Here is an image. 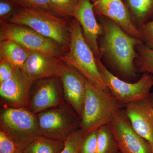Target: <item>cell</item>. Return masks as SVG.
<instances>
[{"mask_svg":"<svg viewBox=\"0 0 153 153\" xmlns=\"http://www.w3.org/2000/svg\"><path fill=\"white\" fill-rule=\"evenodd\" d=\"M103 33L99 39L100 58L126 78L137 75L135 60L137 46L141 40L126 33L120 26L106 17L99 16Z\"/></svg>","mask_w":153,"mask_h":153,"instance_id":"obj_1","label":"cell"},{"mask_svg":"<svg viewBox=\"0 0 153 153\" xmlns=\"http://www.w3.org/2000/svg\"><path fill=\"white\" fill-rule=\"evenodd\" d=\"M124 105L110 92L87 79L85 98L80 120L84 137L102 126L108 124Z\"/></svg>","mask_w":153,"mask_h":153,"instance_id":"obj_2","label":"cell"},{"mask_svg":"<svg viewBox=\"0 0 153 153\" xmlns=\"http://www.w3.org/2000/svg\"><path fill=\"white\" fill-rule=\"evenodd\" d=\"M71 22L51 12L19 8L7 22L31 28L57 42L66 52L70 45Z\"/></svg>","mask_w":153,"mask_h":153,"instance_id":"obj_3","label":"cell"},{"mask_svg":"<svg viewBox=\"0 0 153 153\" xmlns=\"http://www.w3.org/2000/svg\"><path fill=\"white\" fill-rule=\"evenodd\" d=\"M70 37L69 49L59 59L76 68L88 81L109 92L99 70L96 57L85 41L79 23L74 19L70 23Z\"/></svg>","mask_w":153,"mask_h":153,"instance_id":"obj_4","label":"cell"},{"mask_svg":"<svg viewBox=\"0 0 153 153\" xmlns=\"http://www.w3.org/2000/svg\"><path fill=\"white\" fill-rule=\"evenodd\" d=\"M0 128L22 151L42 136L37 115L25 108H5L1 112Z\"/></svg>","mask_w":153,"mask_h":153,"instance_id":"obj_5","label":"cell"},{"mask_svg":"<svg viewBox=\"0 0 153 153\" xmlns=\"http://www.w3.org/2000/svg\"><path fill=\"white\" fill-rule=\"evenodd\" d=\"M0 41H13L30 52L60 59L65 51L57 42L25 25L0 22Z\"/></svg>","mask_w":153,"mask_h":153,"instance_id":"obj_6","label":"cell"},{"mask_svg":"<svg viewBox=\"0 0 153 153\" xmlns=\"http://www.w3.org/2000/svg\"><path fill=\"white\" fill-rule=\"evenodd\" d=\"M36 115L42 135L52 139L65 141L80 128V117L66 101Z\"/></svg>","mask_w":153,"mask_h":153,"instance_id":"obj_7","label":"cell"},{"mask_svg":"<svg viewBox=\"0 0 153 153\" xmlns=\"http://www.w3.org/2000/svg\"><path fill=\"white\" fill-rule=\"evenodd\" d=\"M97 67L109 92L125 105L147 97L153 86V75L144 73L138 81L131 83L120 79L105 67L101 59L96 57Z\"/></svg>","mask_w":153,"mask_h":153,"instance_id":"obj_8","label":"cell"},{"mask_svg":"<svg viewBox=\"0 0 153 153\" xmlns=\"http://www.w3.org/2000/svg\"><path fill=\"white\" fill-rule=\"evenodd\" d=\"M108 125L121 153H153L149 143L134 129L124 110L117 113Z\"/></svg>","mask_w":153,"mask_h":153,"instance_id":"obj_9","label":"cell"},{"mask_svg":"<svg viewBox=\"0 0 153 153\" xmlns=\"http://www.w3.org/2000/svg\"><path fill=\"white\" fill-rule=\"evenodd\" d=\"M31 94L29 109L35 114L60 105L65 101L59 77L38 80Z\"/></svg>","mask_w":153,"mask_h":153,"instance_id":"obj_10","label":"cell"},{"mask_svg":"<svg viewBox=\"0 0 153 153\" xmlns=\"http://www.w3.org/2000/svg\"><path fill=\"white\" fill-rule=\"evenodd\" d=\"M22 69L16 70L10 79L0 83V95L9 107L29 109L33 83Z\"/></svg>","mask_w":153,"mask_h":153,"instance_id":"obj_11","label":"cell"},{"mask_svg":"<svg viewBox=\"0 0 153 153\" xmlns=\"http://www.w3.org/2000/svg\"><path fill=\"white\" fill-rule=\"evenodd\" d=\"M125 107L134 129L149 143L153 153V92L143 99L128 103Z\"/></svg>","mask_w":153,"mask_h":153,"instance_id":"obj_12","label":"cell"},{"mask_svg":"<svg viewBox=\"0 0 153 153\" xmlns=\"http://www.w3.org/2000/svg\"><path fill=\"white\" fill-rule=\"evenodd\" d=\"M61 61L60 78L65 101L81 117L87 79L76 68Z\"/></svg>","mask_w":153,"mask_h":153,"instance_id":"obj_13","label":"cell"},{"mask_svg":"<svg viewBox=\"0 0 153 153\" xmlns=\"http://www.w3.org/2000/svg\"><path fill=\"white\" fill-rule=\"evenodd\" d=\"M91 1L95 14L112 20L129 35L142 41L139 30L134 25L129 10L122 0Z\"/></svg>","mask_w":153,"mask_h":153,"instance_id":"obj_14","label":"cell"},{"mask_svg":"<svg viewBox=\"0 0 153 153\" xmlns=\"http://www.w3.org/2000/svg\"><path fill=\"white\" fill-rule=\"evenodd\" d=\"M95 14L91 0H79L74 19L79 23L85 41L96 57L100 58L99 39L102 35L103 30L100 23L97 22Z\"/></svg>","mask_w":153,"mask_h":153,"instance_id":"obj_15","label":"cell"},{"mask_svg":"<svg viewBox=\"0 0 153 153\" xmlns=\"http://www.w3.org/2000/svg\"><path fill=\"white\" fill-rule=\"evenodd\" d=\"M61 61L59 59L30 52L22 68L33 82L52 77H59Z\"/></svg>","mask_w":153,"mask_h":153,"instance_id":"obj_16","label":"cell"},{"mask_svg":"<svg viewBox=\"0 0 153 153\" xmlns=\"http://www.w3.org/2000/svg\"><path fill=\"white\" fill-rule=\"evenodd\" d=\"M30 53V51L13 41H0V60L10 63L16 70L22 69Z\"/></svg>","mask_w":153,"mask_h":153,"instance_id":"obj_17","label":"cell"},{"mask_svg":"<svg viewBox=\"0 0 153 153\" xmlns=\"http://www.w3.org/2000/svg\"><path fill=\"white\" fill-rule=\"evenodd\" d=\"M134 25L138 28L153 21V0H126Z\"/></svg>","mask_w":153,"mask_h":153,"instance_id":"obj_18","label":"cell"},{"mask_svg":"<svg viewBox=\"0 0 153 153\" xmlns=\"http://www.w3.org/2000/svg\"><path fill=\"white\" fill-rule=\"evenodd\" d=\"M64 145V141L40 136L30 143L22 152L23 153H60Z\"/></svg>","mask_w":153,"mask_h":153,"instance_id":"obj_19","label":"cell"},{"mask_svg":"<svg viewBox=\"0 0 153 153\" xmlns=\"http://www.w3.org/2000/svg\"><path fill=\"white\" fill-rule=\"evenodd\" d=\"M135 66L137 72L153 75V49L143 43L137 46Z\"/></svg>","mask_w":153,"mask_h":153,"instance_id":"obj_20","label":"cell"},{"mask_svg":"<svg viewBox=\"0 0 153 153\" xmlns=\"http://www.w3.org/2000/svg\"><path fill=\"white\" fill-rule=\"evenodd\" d=\"M97 153L119 152L114 137L108 125L97 129Z\"/></svg>","mask_w":153,"mask_h":153,"instance_id":"obj_21","label":"cell"},{"mask_svg":"<svg viewBox=\"0 0 153 153\" xmlns=\"http://www.w3.org/2000/svg\"><path fill=\"white\" fill-rule=\"evenodd\" d=\"M53 13L64 18H74L79 0H49Z\"/></svg>","mask_w":153,"mask_h":153,"instance_id":"obj_22","label":"cell"},{"mask_svg":"<svg viewBox=\"0 0 153 153\" xmlns=\"http://www.w3.org/2000/svg\"><path fill=\"white\" fill-rule=\"evenodd\" d=\"M10 1L19 8H27L52 13L51 7H50L49 0H10Z\"/></svg>","mask_w":153,"mask_h":153,"instance_id":"obj_23","label":"cell"},{"mask_svg":"<svg viewBox=\"0 0 153 153\" xmlns=\"http://www.w3.org/2000/svg\"><path fill=\"white\" fill-rule=\"evenodd\" d=\"M84 135L81 129L76 131L64 141V147L60 153H80V146Z\"/></svg>","mask_w":153,"mask_h":153,"instance_id":"obj_24","label":"cell"},{"mask_svg":"<svg viewBox=\"0 0 153 153\" xmlns=\"http://www.w3.org/2000/svg\"><path fill=\"white\" fill-rule=\"evenodd\" d=\"M97 130L91 132L82 139L80 153H97Z\"/></svg>","mask_w":153,"mask_h":153,"instance_id":"obj_25","label":"cell"},{"mask_svg":"<svg viewBox=\"0 0 153 153\" xmlns=\"http://www.w3.org/2000/svg\"><path fill=\"white\" fill-rule=\"evenodd\" d=\"M19 9L10 0H0V22H7Z\"/></svg>","mask_w":153,"mask_h":153,"instance_id":"obj_26","label":"cell"},{"mask_svg":"<svg viewBox=\"0 0 153 153\" xmlns=\"http://www.w3.org/2000/svg\"><path fill=\"white\" fill-rule=\"evenodd\" d=\"M138 29L143 44L153 49V21L143 25Z\"/></svg>","mask_w":153,"mask_h":153,"instance_id":"obj_27","label":"cell"},{"mask_svg":"<svg viewBox=\"0 0 153 153\" xmlns=\"http://www.w3.org/2000/svg\"><path fill=\"white\" fill-rule=\"evenodd\" d=\"M18 149L13 141L0 130V153H16Z\"/></svg>","mask_w":153,"mask_h":153,"instance_id":"obj_28","label":"cell"},{"mask_svg":"<svg viewBox=\"0 0 153 153\" xmlns=\"http://www.w3.org/2000/svg\"><path fill=\"white\" fill-rule=\"evenodd\" d=\"M16 70L10 63L0 60V83L12 78Z\"/></svg>","mask_w":153,"mask_h":153,"instance_id":"obj_29","label":"cell"},{"mask_svg":"<svg viewBox=\"0 0 153 153\" xmlns=\"http://www.w3.org/2000/svg\"><path fill=\"white\" fill-rule=\"evenodd\" d=\"M16 153H23V152L22 151L20 150H19V149H18L17 150L16 152Z\"/></svg>","mask_w":153,"mask_h":153,"instance_id":"obj_30","label":"cell"},{"mask_svg":"<svg viewBox=\"0 0 153 153\" xmlns=\"http://www.w3.org/2000/svg\"><path fill=\"white\" fill-rule=\"evenodd\" d=\"M118 153H121L120 152H119Z\"/></svg>","mask_w":153,"mask_h":153,"instance_id":"obj_31","label":"cell"}]
</instances>
